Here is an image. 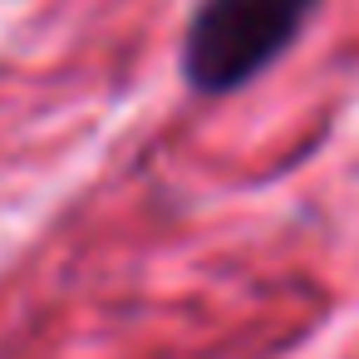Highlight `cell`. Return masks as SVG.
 Segmentation results:
<instances>
[{
	"instance_id": "1",
	"label": "cell",
	"mask_w": 359,
	"mask_h": 359,
	"mask_svg": "<svg viewBox=\"0 0 359 359\" xmlns=\"http://www.w3.org/2000/svg\"><path fill=\"white\" fill-rule=\"evenodd\" d=\"M320 0H202L182 35V79L197 94H231L266 74L305 30Z\"/></svg>"
}]
</instances>
